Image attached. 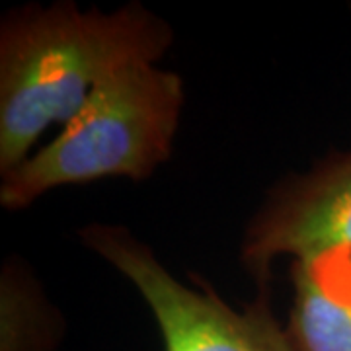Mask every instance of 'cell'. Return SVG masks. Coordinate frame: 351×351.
Instances as JSON below:
<instances>
[{"mask_svg":"<svg viewBox=\"0 0 351 351\" xmlns=\"http://www.w3.org/2000/svg\"><path fill=\"white\" fill-rule=\"evenodd\" d=\"M336 248H351V151L277 189L244 234L242 263L265 281L281 256L308 262Z\"/></svg>","mask_w":351,"mask_h":351,"instance_id":"277c9868","label":"cell"},{"mask_svg":"<svg viewBox=\"0 0 351 351\" xmlns=\"http://www.w3.org/2000/svg\"><path fill=\"white\" fill-rule=\"evenodd\" d=\"M182 106L176 73L127 64L96 88L61 135L2 176V207L20 211L61 186L151 178L170 158Z\"/></svg>","mask_w":351,"mask_h":351,"instance_id":"7a4b0ae2","label":"cell"},{"mask_svg":"<svg viewBox=\"0 0 351 351\" xmlns=\"http://www.w3.org/2000/svg\"><path fill=\"white\" fill-rule=\"evenodd\" d=\"M287 334L299 351H351V248L293 265Z\"/></svg>","mask_w":351,"mask_h":351,"instance_id":"5b68a950","label":"cell"},{"mask_svg":"<svg viewBox=\"0 0 351 351\" xmlns=\"http://www.w3.org/2000/svg\"><path fill=\"white\" fill-rule=\"evenodd\" d=\"M80 237L138 289L160 328L164 351H299L265 299L237 311L211 289L180 283L123 226L90 225Z\"/></svg>","mask_w":351,"mask_h":351,"instance_id":"3957f363","label":"cell"},{"mask_svg":"<svg viewBox=\"0 0 351 351\" xmlns=\"http://www.w3.org/2000/svg\"><path fill=\"white\" fill-rule=\"evenodd\" d=\"M172 32L141 4L113 12L73 2L10 12L0 32V172L29 156L41 133L66 125L104 80L133 63H156Z\"/></svg>","mask_w":351,"mask_h":351,"instance_id":"6da1fadb","label":"cell"}]
</instances>
